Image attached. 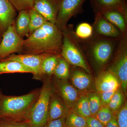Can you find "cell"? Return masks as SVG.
I'll return each instance as SVG.
<instances>
[{
  "label": "cell",
  "mask_w": 127,
  "mask_h": 127,
  "mask_svg": "<svg viewBox=\"0 0 127 127\" xmlns=\"http://www.w3.org/2000/svg\"><path fill=\"white\" fill-rule=\"evenodd\" d=\"M62 32L55 24L47 22L23 41L22 54H61Z\"/></svg>",
  "instance_id": "cell-1"
},
{
  "label": "cell",
  "mask_w": 127,
  "mask_h": 127,
  "mask_svg": "<svg viewBox=\"0 0 127 127\" xmlns=\"http://www.w3.org/2000/svg\"><path fill=\"white\" fill-rule=\"evenodd\" d=\"M40 88L20 96L5 95L0 91V120L30 121Z\"/></svg>",
  "instance_id": "cell-2"
},
{
  "label": "cell",
  "mask_w": 127,
  "mask_h": 127,
  "mask_svg": "<svg viewBox=\"0 0 127 127\" xmlns=\"http://www.w3.org/2000/svg\"><path fill=\"white\" fill-rule=\"evenodd\" d=\"M77 38L84 54L90 57L94 66L99 70L107 66L120 39L107 38L94 34L86 40Z\"/></svg>",
  "instance_id": "cell-3"
},
{
  "label": "cell",
  "mask_w": 127,
  "mask_h": 127,
  "mask_svg": "<svg viewBox=\"0 0 127 127\" xmlns=\"http://www.w3.org/2000/svg\"><path fill=\"white\" fill-rule=\"evenodd\" d=\"M63 42L61 55L70 65L83 69L91 74V70L85 58L72 25H67L62 32Z\"/></svg>",
  "instance_id": "cell-4"
},
{
  "label": "cell",
  "mask_w": 127,
  "mask_h": 127,
  "mask_svg": "<svg viewBox=\"0 0 127 127\" xmlns=\"http://www.w3.org/2000/svg\"><path fill=\"white\" fill-rule=\"evenodd\" d=\"M52 77L42 78L40 95L30 116L31 127H43L48 122L50 97L53 91Z\"/></svg>",
  "instance_id": "cell-5"
},
{
  "label": "cell",
  "mask_w": 127,
  "mask_h": 127,
  "mask_svg": "<svg viewBox=\"0 0 127 127\" xmlns=\"http://www.w3.org/2000/svg\"><path fill=\"white\" fill-rule=\"evenodd\" d=\"M113 58L107 67V70L118 78L125 96L127 89V33L124 34L119 41Z\"/></svg>",
  "instance_id": "cell-6"
},
{
  "label": "cell",
  "mask_w": 127,
  "mask_h": 127,
  "mask_svg": "<svg viewBox=\"0 0 127 127\" xmlns=\"http://www.w3.org/2000/svg\"><path fill=\"white\" fill-rule=\"evenodd\" d=\"M24 40L17 33L15 24L9 26L0 43V61L15 53L22 54Z\"/></svg>",
  "instance_id": "cell-7"
},
{
  "label": "cell",
  "mask_w": 127,
  "mask_h": 127,
  "mask_svg": "<svg viewBox=\"0 0 127 127\" xmlns=\"http://www.w3.org/2000/svg\"><path fill=\"white\" fill-rule=\"evenodd\" d=\"M86 0H61L56 26L62 32L66 28L67 23L73 17L81 13Z\"/></svg>",
  "instance_id": "cell-8"
},
{
  "label": "cell",
  "mask_w": 127,
  "mask_h": 127,
  "mask_svg": "<svg viewBox=\"0 0 127 127\" xmlns=\"http://www.w3.org/2000/svg\"><path fill=\"white\" fill-rule=\"evenodd\" d=\"M53 91L61 98L69 110H72L81 95V93L68 81V79L52 78Z\"/></svg>",
  "instance_id": "cell-9"
},
{
  "label": "cell",
  "mask_w": 127,
  "mask_h": 127,
  "mask_svg": "<svg viewBox=\"0 0 127 127\" xmlns=\"http://www.w3.org/2000/svg\"><path fill=\"white\" fill-rule=\"evenodd\" d=\"M50 54L34 55L30 54H12L2 60L15 61L19 62L32 72V78L39 80L40 70L43 60Z\"/></svg>",
  "instance_id": "cell-10"
},
{
  "label": "cell",
  "mask_w": 127,
  "mask_h": 127,
  "mask_svg": "<svg viewBox=\"0 0 127 127\" xmlns=\"http://www.w3.org/2000/svg\"><path fill=\"white\" fill-rule=\"evenodd\" d=\"M93 34L111 38L120 39L124 34L115 26L105 19L100 14H95L93 25Z\"/></svg>",
  "instance_id": "cell-11"
},
{
  "label": "cell",
  "mask_w": 127,
  "mask_h": 127,
  "mask_svg": "<svg viewBox=\"0 0 127 127\" xmlns=\"http://www.w3.org/2000/svg\"><path fill=\"white\" fill-rule=\"evenodd\" d=\"M61 0H36L33 8L48 22L56 24Z\"/></svg>",
  "instance_id": "cell-12"
},
{
  "label": "cell",
  "mask_w": 127,
  "mask_h": 127,
  "mask_svg": "<svg viewBox=\"0 0 127 127\" xmlns=\"http://www.w3.org/2000/svg\"><path fill=\"white\" fill-rule=\"evenodd\" d=\"M95 14L109 10L118 11L127 20V0H89Z\"/></svg>",
  "instance_id": "cell-13"
},
{
  "label": "cell",
  "mask_w": 127,
  "mask_h": 127,
  "mask_svg": "<svg viewBox=\"0 0 127 127\" xmlns=\"http://www.w3.org/2000/svg\"><path fill=\"white\" fill-rule=\"evenodd\" d=\"M95 84L98 93L116 91L120 86V82L116 75L107 70L99 72Z\"/></svg>",
  "instance_id": "cell-14"
},
{
  "label": "cell",
  "mask_w": 127,
  "mask_h": 127,
  "mask_svg": "<svg viewBox=\"0 0 127 127\" xmlns=\"http://www.w3.org/2000/svg\"><path fill=\"white\" fill-rule=\"evenodd\" d=\"M68 79L72 86L81 93L89 92L92 87V79L90 74L81 68L71 70Z\"/></svg>",
  "instance_id": "cell-15"
},
{
  "label": "cell",
  "mask_w": 127,
  "mask_h": 127,
  "mask_svg": "<svg viewBox=\"0 0 127 127\" xmlns=\"http://www.w3.org/2000/svg\"><path fill=\"white\" fill-rule=\"evenodd\" d=\"M17 11L9 0H0V31L3 35L10 25L15 24Z\"/></svg>",
  "instance_id": "cell-16"
},
{
  "label": "cell",
  "mask_w": 127,
  "mask_h": 127,
  "mask_svg": "<svg viewBox=\"0 0 127 127\" xmlns=\"http://www.w3.org/2000/svg\"><path fill=\"white\" fill-rule=\"evenodd\" d=\"M69 111L61 98L53 91L50 97L48 122L65 117Z\"/></svg>",
  "instance_id": "cell-17"
},
{
  "label": "cell",
  "mask_w": 127,
  "mask_h": 127,
  "mask_svg": "<svg viewBox=\"0 0 127 127\" xmlns=\"http://www.w3.org/2000/svg\"><path fill=\"white\" fill-rule=\"evenodd\" d=\"M98 14L115 26L123 34L127 33V20L120 12L117 10H109Z\"/></svg>",
  "instance_id": "cell-18"
},
{
  "label": "cell",
  "mask_w": 127,
  "mask_h": 127,
  "mask_svg": "<svg viewBox=\"0 0 127 127\" xmlns=\"http://www.w3.org/2000/svg\"><path fill=\"white\" fill-rule=\"evenodd\" d=\"M18 12L15 21V28L18 35L23 39L25 37H28L30 35L29 10L22 11Z\"/></svg>",
  "instance_id": "cell-19"
},
{
  "label": "cell",
  "mask_w": 127,
  "mask_h": 127,
  "mask_svg": "<svg viewBox=\"0 0 127 127\" xmlns=\"http://www.w3.org/2000/svg\"><path fill=\"white\" fill-rule=\"evenodd\" d=\"M61 54H52L43 60L40 70L39 80L42 81V78L45 76H52L57 65Z\"/></svg>",
  "instance_id": "cell-20"
},
{
  "label": "cell",
  "mask_w": 127,
  "mask_h": 127,
  "mask_svg": "<svg viewBox=\"0 0 127 127\" xmlns=\"http://www.w3.org/2000/svg\"><path fill=\"white\" fill-rule=\"evenodd\" d=\"M15 73H26L32 74L31 70L19 62L5 60L0 61V75Z\"/></svg>",
  "instance_id": "cell-21"
},
{
  "label": "cell",
  "mask_w": 127,
  "mask_h": 127,
  "mask_svg": "<svg viewBox=\"0 0 127 127\" xmlns=\"http://www.w3.org/2000/svg\"><path fill=\"white\" fill-rule=\"evenodd\" d=\"M72 110L85 118L92 116L89 105L87 94H82L80 96Z\"/></svg>",
  "instance_id": "cell-22"
},
{
  "label": "cell",
  "mask_w": 127,
  "mask_h": 127,
  "mask_svg": "<svg viewBox=\"0 0 127 127\" xmlns=\"http://www.w3.org/2000/svg\"><path fill=\"white\" fill-rule=\"evenodd\" d=\"M29 14L30 16L29 34L30 35L36 30L41 27L48 21L41 14L33 7L29 10Z\"/></svg>",
  "instance_id": "cell-23"
},
{
  "label": "cell",
  "mask_w": 127,
  "mask_h": 127,
  "mask_svg": "<svg viewBox=\"0 0 127 127\" xmlns=\"http://www.w3.org/2000/svg\"><path fill=\"white\" fill-rule=\"evenodd\" d=\"M70 65L60 56L53 73V77L58 79H68L70 73Z\"/></svg>",
  "instance_id": "cell-24"
},
{
  "label": "cell",
  "mask_w": 127,
  "mask_h": 127,
  "mask_svg": "<svg viewBox=\"0 0 127 127\" xmlns=\"http://www.w3.org/2000/svg\"><path fill=\"white\" fill-rule=\"evenodd\" d=\"M122 89H118L113 96L108 106L114 115L117 116L119 111L125 103V96Z\"/></svg>",
  "instance_id": "cell-25"
},
{
  "label": "cell",
  "mask_w": 127,
  "mask_h": 127,
  "mask_svg": "<svg viewBox=\"0 0 127 127\" xmlns=\"http://www.w3.org/2000/svg\"><path fill=\"white\" fill-rule=\"evenodd\" d=\"M66 126L77 127H86V118L79 116L70 110L65 117Z\"/></svg>",
  "instance_id": "cell-26"
},
{
  "label": "cell",
  "mask_w": 127,
  "mask_h": 127,
  "mask_svg": "<svg viewBox=\"0 0 127 127\" xmlns=\"http://www.w3.org/2000/svg\"><path fill=\"white\" fill-rule=\"evenodd\" d=\"M75 35L81 40H86L90 38L93 34L92 26L86 22H83L78 26L75 31Z\"/></svg>",
  "instance_id": "cell-27"
},
{
  "label": "cell",
  "mask_w": 127,
  "mask_h": 127,
  "mask_svg": "<svg viewBox=\"0 0 127 127\" xmlns=\"http://www.w3.org/2000/svg\"><path fill=\"white\" fill-rule=\"evenodd\" d=\"M89 109L92 116H94L102 106L98 93H91L87 94Z\"/></svg>",
  "instance_id": "cell-28"
},
{
  "label": "cell",
  "mask_w": 127,
  "mask_h": 127,
  "mask_svg": "<svg viewBox=\"0 0 127 127\" xmlns=\"http://www.w3.org/2000/svg\"><path fill=\"white\" fill-rule=\"evenodd\" d=\"M114 114L108 106H102L94 116L102 123L104 127L112 119Z\"/></svg>",
  "instance_id": "cell-29"
},
{
  "label": "cell",
  "mask_w": 127,
  "mask_h": 127,
  "mask_svg": "<svg viewBox=\"0 0 127 127\" xmlns=\"http://www.w3.org/2000/svg\"><path fill=\"white\" fill-rule=\"evenodd\" d=\"M36 0H9L18 12L23 10H29L33 8Z\"/></svg>",
  "instance_id": "cell-30"
},
{
  "label": "cell",
  "mask_w": 127,
  "mask_h": 127,
  "mask_svg": "<svg viewBox=\"0 0 127 127\" xmlns=\"http://www.w3.org/2000/svg\"><path fill=\"white\" fill-rule=\"evenodd\" d=\"M0 127H31L30 121L0 120Z\"/></svg>",
  "instance_id": "cell-31"
},
{
  "label": "cell",
  "mask_w": 127,
  "mask_h": 127,
  "mask_svg": "<svg viewBox=\"0 0 127 127\" xmlns=\"http://www.w3.org/2000/svg\"><path fill=\"white\" fill-rule=\"evenodd\" d=\"M119 127H127V104L125 102L117 115Z\"/></svg>",
  "instance_id": "cell-32"
},
{
  "label": "cell",
  "mask_w": 127,
  "mask_h": 127,
  "mask_svg": "<svg viewBox=\"0 0 127 127\" xmlns=\"http://www.w3.org/2000/svg\"><path fill=\"white\" fill-rule=\"evenodd\" d=\"M116 91H106L98 93L100 96L102 106H108L113 96Z\"/></svg>",
  "instance_id": "cell-33"
},
{
  "label": "cell",
  "mask_w": 127,
  "mask_h": 127,
  "mask_svg": "<svg viewBox=\"0 0 127 127\" xmlns=\"http://www.w3.org/2000/svg\"><path fill=\"white\" fill-rule=\"evenodd\" d=\"M65 117L48 121L43 127H65Z\"/></svg>",
  "instance_id": "cell-34"
},
{
  "label": "cell",
  "mask_w": 127,
  "mask_h": 127,
  "mask_svg": "<svg viewBox=\"0 0 127 127\" xmlns=\"http://www.w3.org/2000/svg\"><path fill=\"white\" fill-rule=\"evenodd\" d=\"M86 119V127H104L102 123L94 116H90Z\"/></svg>",
  "instance_id": "cell-35"
},
{
  "label": "cell",
  "mask_w": 127,
  "mask_h": 127,
  "mask_svg": "<svg viewBox=\"0 0 127 127\" xmlns=\"http://www.w3.org/2000/svg\"><path fill=\"white\" fill-rule=\"evenodd\" d=\"M104 127H119L117 121V116L114 115L112 119L107 123Z\"/></svg>",
  "instance_id": "cell-36"
},
{
  "label": "cell",
  "mask_w": 127,
  "mask_h": 127,
  "mask_svg": "<svg viewBox=\"0 0 127 127\" xmlns=\"http://www.w3.org/2000/svg\"><path fill=\"white\" fill-rule=\"evenodd\" d=\"M2 34L0 31V43L1 42V40H2Z\"/></svg>",
  "instance_id": "cell-37"
},
{
  "label": "cell",
  "mask_w": 127,
  "mask_h": 127,
  "mask_svg": "<svg viewBox=\"0 0 127 127\" xmlns=\"http://www.w3.org/2000/svg\"><path fill=\"white\" fill-rule=\"evenodd\" d=\"M65 127H69V126H66L65 125Z\"/></svg>",
  "instance_id": "cell-38"
}]
</instances>
